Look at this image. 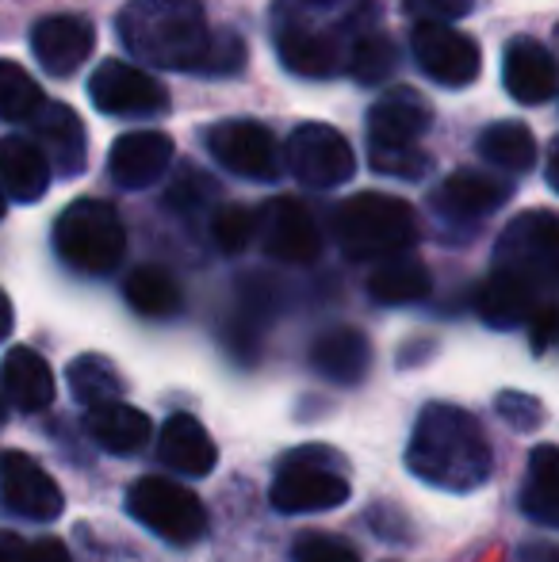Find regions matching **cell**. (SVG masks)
Masks as SVG:
<instances>
[{
	"label": "cell",
	"instance_id": "52a82bcc",
	"mask_svg": "<svg viewBox=\"0 0 559 562\" xmlns=\"http://www.w3.org/2000/svg\"><path fill=\"white\" fill-rule=\"evenodd\" d=\"M280 154L291 177L303 188H318V192L342 188L345 180H353V172H357V157H353L349 138L326 123L295 126Z\"/></svg>",
	"mask_w": 559,
	"mask_h": 562
},
{
	"label": "cell",
	"instance_id": "30bf717a",
	"mask_svg": "<svg viewBox=\"0 0 559 562\" xmlns=\"http://www.w3.org/2000/svg\"><path fill=\"white\" fill-rule=\"evenodd\" d=\"M411 54L422 74L445 89H468L483 66V50L476 38L433 20H418V27L411 31Z\"/></svg>",
	"mask_w": 559,
	"mask_h": 562
},
{
	"label": "cell",
	"instance_id": "ee69618b",
	"mask_svg": "<svg viewBox=\"0 0 559 562\" xmlns=\"http://www.w3.org/2000/svg\"><path fill=\"white\" fill-rule=\"evenodd\" d=\"M12 326H15V311H12V303H8L4 291H0V340H8Z\"/></svg>",
	"mask_w": 559,
	"mask_h": 562
},
{
	"label": "cell",
	"instance_id": "5b68a950",
	"mask_svg": "<svg viewBox=\"0 0 559 562\" xmlns=\"http://www.w3.org/2000/svg\"><path fill=\"white\" fill-rule=\"evenodd\" d=\"M353 494L342 463L322 448H299L280 463L269 502L280 513H326L345 505Z\"/></svg>",
	"mask_w": 559,
	"mask_h": 562
},
{
	"label": "cell",
	"instance_id": "6da1fadb",
	"mask_svg": "<svg viewBox=\"0 0 559 562\" xmlns=\"http://www.w3.org/2000/svg\"><path fill=\"white\" fill-rule=\"evenodd\" d=\"M406 467L425 486L468 494L491 479V445L487 432L468 409L433 402L414 422L411 445H406Z\"/></svg>",
	"mask_w": 559,
	"mask_h": 562
},
{
	"label": "cell",
	"instance_id": "cb8c5ba5",
	"mask_svg": "<svg viewBox=\"0 0 559 562\" xmlns=\"http://www.w3.org/2000/svg\"><path fill=\"white\" fill-rule=\"evenodd\" d=\"M0 375H4V391L8 402L23 414H38V409H51L54 402V371L35 348L15 345L8 348L4 363H0Z\"/></svg>",
	"mask_w": 559,
	"mask_h": 562
},
{
	"label": "cell",
	"instance_id": "f1b7e54d",
	"mask_svg": "<svg viewBox=\"0 0 559 562\" xmlns=\"http://www.w3.org/2000/svg\"><path fill=\"white\" fill-rule=\"evenodd\" d=\"M479 157H483L487 165H494V169L522 177V172H529L533 165H537V138H533L529 126L517 123V119H502V123L487 126V131L479 134Z\"/></svg>",
	"mask_w": 559,
	"mask_h": 562
},
{
	"label": "cell",
	"instance_id": "ab89813d",
	"mask_svg": "<svg viewBox=\"0 0 559 562\" xmlns=\"http://www.w3.org/2000/svg\"><path fill=\"white\" fill-rule=\"evenodd\" d=\"M295 562H360L353 548H345L342 540L326 532H306L295 540Z\"/></svg>",
	"mask_w": 559,
	"mask_h": 562
},
{
	"label": "cell",
	"instance_id": "7402d4cb",
	"mask_svg": "<svg viewBox=\"0 0 559 562\" xmlns=\"http://www.w3.org/2000/svg\"><path fill=\"white\" fill-rule=\"evenodd\" d=\"M0 188L8 200L15 203H38L51 188V161H46L43 146L31 138L8 134L0 138Z\"/></svg>",
	"mask_w": 559,
	"mask_h": 562
},
{
	"label": "cell",
	"instance_id": "ffe728a7",
	"mask_svg": "<svg viewBox=\"0 0 559 562\" xmlns=\"http://www.w3.org/2000/svg\"><path fill=\"white\" fill-rule=\"evenodd\" d=\"M38 138L46 142V161H54V169L62 177H77L85 172V157H89V138H85V123L74 108L54 104V100H43L38 112L31 115Z\"/></svg>",
	"mask_w": 559,
	"mask_h": 562
},
{
	"label": "cell",
	"instance_id": "7c38bea8",
	"mask_svg": "<svg viewBox=\"0 0 559 562\" xmlns=\"http://www.w3.org/2000/svg\"><path fill=\"white\" fill-rule=\"evenodd\" d=\"M257 237L261 249L283 265H311L322 252V234L314 226V215L299 200H269L257 211Z\"/></svg>",
	"mask_w": 559,
	"mask_h": 562
},
{
	"label": "cell",
	"instance_id": "9a60e30c",
	"mask_svg": "<svg viewBox=\"0 0 559 562\" xmlns=\"http://www.w3.org/2000/svg\"><path fill=\"white\" fill-rule=\"evenodd\" d=\"M97 31L85 15H46L31 31V50L51 77H69L92 58Z\"/></svg>",
	"mask_w": 559,
	"mask_h": 562
},
{
	"label": "cell",
	"instance_id": "bcb514c9",
	"mask_svg": "<svg viewBox=\"0 0 559 562\" xmlns=\"http://www.w3.org/2000/svg\"><path fill=\"white\" fill-rule=\"evenodd\" d=\"M0 422H4V398H0Z\"/></svg>",
	"mask_w": 559,
	"mask_h": 562
},
{
	"label": "cell",
	"instance_id": "277c9868",
	"mask_svg": "<svg viewBox=\"0 0 559 562\" xmlns=\"http://www.w3.org/2000/svg\"><path fill=\"white\" fill-rule=\"evenodd\" d=\"M54 249L74 272L108 276L123 265L127 226L120 211L104 200H77L54 223Z\"/></svg>",
	"mask_w": 559,
	"mask_h": 562
},
{
	"label": "cell",
	"instance_id": "ba28073f",
	"mask_svg": "<svg viewBox=\"0 0 559 562\" xmlns=\"http://www.w3.org/2000/svg\"><path fill=\"white\" fill-rule=\"evenodd\" d=\"M89 100L97 112L115 119H149L169 108V92L149 69L115 58L100 61L97 74L89 77Z\"/></svg>",
	"mask_w": 559,
	"mask_h": 562
},
{
	"label": "cell",
	"instance_id": "4dcf8cb0",
	"mask_svg": "<svg viewBox=\"0 0 559 562\" xmlns=\"http://www.w3.org/2000/svg\"><path fill=\"white\" fill-rule=\"evenodd\" d=\"M556 479H559L556 445H540L537 451H533V459H529V479H525V490H522V509L545 528L559 525Z\"/></svg>",
	"mask_w": 559,
	"mask_h": 562
},
{
	"label": "cell",
	"instance_id": "e0dca14e",
	"mask_svg": "<svg viewBox=\"0 0 559 562\" xmlns=\"http://www.w3.org/2000/svg\"><path fill=\"white\" fill-rule=\"evenodd\" d=\"M514 195V188L499 177L476 169H460L433 192V211L448 223H479Z\"/></svg>",
	"mask_w": 559,
	"mask_h": 562
},
{
	"label": "cell",
	"instance_id": "d4e9b609",
	"mask_svg": "<svg viewBox=\"0 0 559 562\" xmlns=\"http://www.w3.org/2000/svg\"><path fill=\"white\" fill-rule=\"evenodd\" d=\"M89 437L97 440L104 451L112 456H135L149 445L154 437V425L142 409L127 406L123 398L115 402H100V406H89Z\"/></svg>",
	"mask_w": 559,
	"mask_h": 562
},
{
	"label": "cell",
	"instance_id": "44dd1931",
	"mask_svg": "<svg viewBox=\"0 0 559 562\" xmlns=\"http://www.w3.org/2000/svg\"><path fill=\"white\" fill-rule=\"evenodd\" d=\"M157 451H161L165 467H172L177 474H188V479H203V474H211L219 463V448H215V440H211V432L188 414H172L169 422L161 425Z\"/></svg>",
	"mask_w": 559,
	"mask_h": 562
},
{
	"label": "cell",
	"instance_id": "8d00e7d4",
	"mask_svg": "<svg viewBox=\"0 0 559 562\" xmlns=\"http://www.w3.org/2000/svg\"><path fill=\"white\" fill-rule=\"evenodd\" d=\"M0 562H74L69 548L54 536L23 540L20 532H0Z\"/></svg>",
	"mask_w": 559,
	"mask_h": 562
},
{
	"label": "cell",
	"instance_id": "b9f144b4",
	"mask_svg": "<svg viewBox=\"0 0 559 562\" xmlns=\"http://www.w3.org/2000/svg\"><path fill=\"white\" fill-rule=\"evenodd\" d=\"M476 0H403V8L414 20H433V23H452L460 15L471 12Z\"/></svg>",
	"mask_w": 559,
	"mask_h": 562
},
{
	"label": "cell",
	"instance_id": "2e32d148",
	"mask_svg": "<svg viewBox=\"0 0 559 562\" xmlns=\"http://www.w3.org/2000/svg\"><path fill=\"white\" fill-rule=\"evenodd\" d=\"M502 85L517 104H548L556 92V58L540 38L517 35L502 50Z\"/></svg>",
	"mask_w": 559,
	"mask_h": 562
},
{
	"label": "cell",
	"instance_id": "d590c367",
	"mask_svg": "<svg viewBox=\"0 0 559 562\" xmlns=\"http://www.w3.org/2000/svg\"><path fill=\"white\" fill-rule=\"evenodd\" d=\"M368 165L383 177L422 180L429 172V154L418 146H376V142H368Z\"/></svg>",
	"mask_w": 559,
	"mask_h": 562
},
{
	"label": "cell",
	"instance_id": "4fadbf2b",
	"mask_svg": "<svg viewBox=\"0 0 559 562\" xmlns=\"http://www.w3.org/2000/svg\"><path fill=\"white\" fill-rule=\"evenodd\" d=\"M0 486H4V502L27 520H58L62 509H66L58 482L35 459L23 456V451H4V459H0Z\"/></svg>",
	"mask_w": 559,
	"mask_h": 562
},
{
	"label": "cell",
	"instance_id": "836d02e7",
	"mask_svg": "<svg viewBox=\"0 0 559 562\" xmlns=\"http://www.w3.org/2000/svg\"><path fill=\"white\" fill-rule=\"evenodd\" d=\"M43 100V89H38L27 69L0 58V115L12 119V123H23V119L38 112Z\"/></svg>",
	"mask_w": 559,
	"mask_h": 562
},
{
	"label": "cell",
	"instance_id": "5bb4252c",
	"mask_svg": "<svg viewBox=\"0 0 559 562\" xmlns=\"http://www.w3.org/2000/svg\"><path fill=\"white\" fill-rule=\"evenodd\" d=\"M172 154L177 146L165 131H131L115 138L112 154H108V177L127 192H142L169 172Z\"/></svg>",
	"mask_w": 559,
	"mask_h": 562
},
{
	"label": "cell",
	"instance_id": "f546056e",
	"mask_svg": "<svg viewBox=\"0 0 559 562\" xmlns=\"http://www.w3.org/2000/svg\"><path fill=\"white\" fill-rule=\"evenodd\" d=\"M123 295H127L131 311L142 314V318H172V314H180V306H185L180 283L157 265L135 268V272L127 276V283H123Z\"/></svg>",
	"mask_w": 559,
	"mask_h": 562
},
{
	"label": "cell",
	"instance_id": "f35d334b",
	"mask_svg": "<svg viewBox=\"0 0 559 562\" xmlns=\"http://www.w3.org/2000/svg\"><path fill=\"white\" fill-rule=\"evenodd\" d=\"M242 69H246V43L238 35H231V31L211 38V50L200 77H238Z\"/></svg>",
	"mask_w": 559,
	"mask_h": 562
},
{
	"label": "cell",
	"instance_id": "1f68e13d",
	"mask_svg": "<svg viewBox=\"0 0 559 562\" xmlns=\"http://www.w3.org/2000/svg\"><path fill=\"white\" fill-rule=\"evenodd\" d=\"M69 391L81 406H100V402L123 398V375L108 356L85 352L69 363Z\"/></svg>",
	"mask_w": 559,
	"mask_h": 562
},
{
	"label": "cell",
	"instance_id": "ac0fdd59",
	"mask_svg": "<svg viewBox=\"0 0 559 562\" xmlns=\"http://www.w3.org/2000/svg\"><path fill=\"white\" fill-rule=\"evenodd\" d=\"M429 123L433 108L418 89H391L368 112V142H376V146H418Z\"/></svg>",
	"mask_w": 559,
	"mask_h": 562
},
{
	"label": "cell",
	"instance_id": "e575fe53",
	"mask_svg": "<svg viewBox=\"0 0 559 562\" xmlns=\"http://www.w3.org/2000/svg\"><path fill=\"white\" fill-rule=\"evenodd\" d=\"M254 229H257V215L249 207H242V203H226L211 218V237H215V245L226 257L246 252L249 241H254Z\"/></svg>",
	"mask_w": 559,
	"mask_h": 562
},
{
	"label": "cell",
	"instance_id": "d6a6232c",
	"mask_svg": "<svg viewBox=\"0 0 559 562\" xmlns=\"http://www.w3.org/2000/svg\"><path fill=\"white\" fill-rule=\"evenodd\" d=\"M395 69H399V46L391 43L388 35H376V31L357 35V43H353V50H349L353 81L357 85H380V81H388Z\"/></svg>",
	"mask_w": 559,
	"mask_h": 562
},
{
	"label": "cell",
	"instance_id": "7a4b0ae2",
	"mask_svg": "<svg viewBox=\"0 0 559 562\" xmlns=\"http://www.w3.org/2000/svg\"><path fill=\"white\" fill-rule=\"evenodd\" d=\"M115 31L142 66L185 69V74H200L215 38L195 0H131L115 15Z\"/></svg>",
	"mask_w": 559,
	"mask_h": 562
},
{
	"label": "cell",
	"instance_id": "8fae6325",
	"mask_svg": "<svg viewBox=\"0 0 559 562\" xmlns=\"http://www.w3.org/2000/svg\"><path fill=\"white\" fill-rule=\"evenodd\" d=\"M494 265L514 268V272L529 276L540 288H552L556 283V265H559V229L552 211H525L514 223L506 226L494 252Z\"/></svg>",
	"mask_w": 559,
	"mask_h": 562
},
{
	"label": "cell",
	"instance_id": "3957f363",
	"mask_svg": "<svg viewBox=\"0 0 559 562\" xmlns=\"http://www.w3.org/2000/svg\"><path fill=\"white\" fill-rule=\"evenodd\" d=\"M334 234L345 257L388 260L418 241V215L406 200L388 192H357L334 211Z\"/></svg>",
	"mask_w": 559,
	"mask_h": 562
},
{
	"label": "cell",
	"instance_id": "484cf974",
	"mask_svg": "<svg viewBox=\"0 0 559 562\" xmlns=\"http://www.w3.org/2000/svg\"><path fill=\"white\" fill-rule=\"evenodd\" d=\"M311 363L334 383H360L368 375V363H372V345L360 329L353 326H334L326 329L311 348Z\"/></svg>",
	"mask_w": 559,
	"mask_h": 562
},
{
	"label": "cell",
	"instance_id": "74e56055",
	"mask_svg": "<svg viewBox=\"0 0 559 562\" xmlns=\"http://www.w3.org/2000/svg\"><path fill=\"white\" fill-rule=\"evenodd\" d=\"M494 409H499L502 422H506L510 429H517V432L540 429V425H545V417H548L545 402L533 398V394H525V391H502L499 398H494Z\"/></svg>",
	"mask_w": 559,
	"mask_h": 562
},
{
	"label": "cell",
	"instance_id": "9c48e42d",
	"mask_svg": "<svg viewBox=\"0 0 559 562\" xmlns=\"http://www.w3.org/2000/svg\"><path fill=\"white\" fill-rule=\"evenodd\" d=\"M208 149L226 172L242 180H277L283 172L280 142L269 126L254 119H226L208 131Z\"/></svg>",
	"mask_w": 559,
	"mask_h": 562
},
{
	"label": "cell",
	"instance_id": "8992f818",
	"mask_svg": "<svg viewBox=\"0 0 559 562\" xmlns=\"http://www.w3.org/2000/svg\"><path fill=\"white\" fill-rule=\"evenodd\" d=\"M127 509L142 528L177 543V548H188V543L203 540V532H208V509L177 479H161V474L138 479L127 494Z\"/></svg>",
	"mask_w": 559,
	"mask_h": 562
},
{
	"label": "cell",
	"instance_id": "7bdbcfd3",
	"mask_svg": "<svg viewBox=\"0 0 559 562\" xmlns=\"http://www.w3.org/2000/svg\"><path fill=\"white\" fill-rule=\"evenodd\" d=\"M529 322H533V352H548V345H552V334H556V306L552 303H545V306H537V311L529 314Z\"/></svg>",
	"mask_w": 559,
	"mask_h": 562
},
{
	"label": "cell",
	"instance_id": "83f0119b",
	"mask_svg": "<svg viewBox=\"0 0 559 562\" xmlns=\"http://www.w3.org/2000/svg\"><path fill=\"white\" fill-rule=\"evenodd\" d=\"M429 291H433L429 268H425L422 260L406 257V252L380 260V268H376L372 280H368V295H372L376 303H383V306L422 303Z\"/></svg>",
	"mask_w": 559,
	"mask_h": 562
},
{
	"label": "cell",
	"instance_id": "f6af8a7d",
	"mask_svg": "<svg viewBox=\"0 0 559 562\" xmlns=\"http://www.w3.org/2000/svg\"><path fill=\"white\" fill-rule=\"evenodd\" d=\"M0 218H4V188H0Z\"/></svg>",
	"mask_w": 559,
	"mask_h": 562
},
{
	"label": "cell",
	"instance_id": "d6986e66",
	"mask_svg": "<svg viewBox=\"0 0 559 562\" xmlns=\"http://www.w3.org/2000/svg\"><path fill=\"white\" fill-rule=\"evenodd\" d=\"M540 291L545 288L533 283L529 276L494 265V272L487 276V283L476 295V311L491 329H514V326H522V322H529V314L537 311Z\"/></svg>",
	"mask_w": 559,
	"mask_h": 562
},
{
	"label": "cell",
	"instance_id": "4316f807",
	"mask_svg": "<svg viewBox=\"0 0 559 562\" xmlns=\"http://www.w3.org/2000/svg\"><path fill=\"white\" fill-rule=\"evenodd\" d=\"M372 12V0H277L272 23H295L337 38V31H357Z\"/></svg>",
	"mask_w": 559,
	"mask_h": 562
},
{
	"label": "cell",
	"instance_id": "603a6c76",
	"mask_svg": "<svg viewBox=\"0 0 559 562\" xmlns=\"http://www.w3.org/2000/svg\"><path fill=\"white\" fill-rule=\"evenodd\" d=\"M277 54L280 61L295 77H311V81H326L342 69V46L337 38L322 35L311 27H295V23H277Z\"/></svg>",
	"mask_w": 559,
	"mask_h": 562
},
{
	"label": "cell",
	"instance_id": "60d3db41",
	"mask_svg": "<svg viewBox=\"0 0 559 562\" xmlns=\"http://www.w3.org/2000/svg\"><path fill=\"white\" fill-rule=\"evenodd\" d=\"M211 192H215L211 177H203L200 169L185 165V169H180L177 177H172V184H169V203H172V207H180V211H188V207H200Z\"/></svg>",
	"mask_w": 559,
	"mask_h": 562
}]
</instances>
